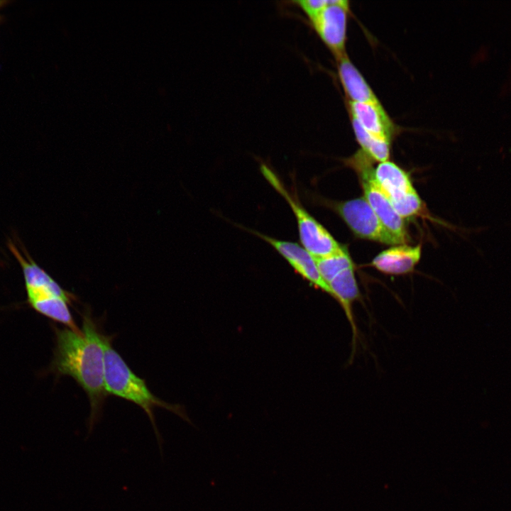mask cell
Masks as SVG:
<instances>
[{"instance_id":"6da1fadb","label":"cell","mask_w":511,"mask_h":511,"mask_svg":"<svg viewBox=\"0 0 511 511\" xmlns=\"http://www.w3.org/2000/svg\"><path fill=\"white\" fill-rule=\"evenodd\" d=\"M55 347L50 369L57 375L72 377L87 393L90 402L88 432L99 420L107 392L104 385L102 334L84 312L82 331L53 326Z\"/></svg>"},{"instance_id":"7a4b0ae2","label":"cell","mask_w":511,"mask_h":511,"mask_svg":"<svg viewBox=\"0 0 511 511\" xmlns=\"http://www.w3.org/2000/svg\"><path fill=\"white\" fill-rule=\"evenodd\" d=\"M7 245L22 270L27 302L30 307L54 322L79 332L81 329L75 322L68 306L74 300L73 295L62 288L40 268L17 238L9 239Z\"/></svg>"},{"instance_id":"3957f363","label":"cell","mask_w":511,"mask_h":511,"mask_svg":"<svg viewBox=\"0 0 511 511\" xmlns=\"http://www.w3.org/2000/svg\"><path fill=\"white\" fill-rule=\"evenodd\" d=\"M101 339L104 354V385L107 394L131 401L144 410L153 425L163 456V439L155 424L154 407L168 410L190 423L189 419L181 407L166 403L150 392L145 381L131 370L121 355L112 347L111 336L102 334Z\"/></svg>"},{"instance_id":"277c9868","label":"cell","mask_w":511,"mask_h":511,"mask_svg":"<svg viewBox=\"0 0 511 511\" xmlns=\"http://www.w3.org/2000/svg\"><path fill=\"white\" fill-rule=\"evenodd\" d=\"M260 172L268 183L287 202L297 221L302 247L314 258L333 254L341 246L331 233L302 206L297 194L287 189L276 173L265 164L260 165Z\"/></svg>"},{"instance_id":"5b68a950","label":"cell","mask_w":511,"mask_h":511,"mask_svg":"<svg viewBox=\"0 0 511 511\" xmlns=\"http://www.w3.org/2000/svg\"><path fill=\"white\" fill-rule=\"evenodd\" d=\"M373 159L359 150L347 162L357 173L364 198L386 229L404 244L407 235L403 219L395 211L378 185L374 174Z\"/></svg>"},{"instance_id":"8992f818","label":"cell","mask_w":511,"mask_h":511,"mask_svg":"<svg viewBox=\"0 0 511 511\" xmlns=\"http://www.w3.org/2000/svg\"><path fill=\"white\" fill-rule=\"evenodd\" d=\"M374 174L392 207L402 219L420 213L422 202L405 171L387 160L377 165Z\"/></svg>"},{"instance_id":"52a82bcc","label":"cell","mask_w":511,"mask_h":511,"mask_svg":"<svg viewBox=\"0 0 511 511\" xmlns=\"http://www.w3.org/2000/svg\"><path fill=\"white\" fill-rule=\"evenodd\" d=\"M335 209L357 236L385 244H401L383 225L364 197L341 202Z\"/></svg>"},{"instance_id":"ba28073f","label":"cell","mask_w":511,"mask_h":511,"mask_svg":"<svg viewBox=\"0 0 511 511\" xmlns=\"http://www.w3.org/2000/svg\"><path fill=\"white\" fill-rule=\"evenodd\" d=\"M348 1L329 0V4L310 22L323 43L336 59L346 52Z\"/></svg>"},{"instance_id":"9c48e42d","label":"cell","mask_w":511,"mask_h":511,"mask_svg":"<svg viewBox=\"0 0 511 511\" xmlns=\"http://www.w3.org/2000/svg\"><path fill=\"white\" fill-rule=\"evenodd\" d=\"M249 231L268 243L302 278L331 296V290L323 279L314 258L302 246L297 243L278 240L252 230Z\"/></svg>"},{"instance_id":"30bf717a","label":"cell","mask_w":511,"mask_h":511,"mask_svg":"<svg viewBox=\"0 0 511 511\" xmlns=\"http://www.w3.org/2000/svg\"><path fill=\"white\" fill-rule=\"evenodd\" d=\"M351 118L369 133L391 141L395 126L380 102L349 101Z\"/></svg>"},{"instance_id":"8fae6325","label":"cell","mask_w":511,"mask_h":511,"mask_svg":"<svg viewBox=\"0 0 511 511\" xmlns=\"http://www.w3.org/2000/svg\"><path fill=\"white\" fill-rule=\"evenodd\" d=\"M421 245H400L379 253L372 265L379 271L390 275H405L412 272L421 257Z\"/></svg>"},{"instance_id":"7c38bea8","label":"cell","mask_w":511,"mask_h":511,"mask_svg":"<svg viewBox=\"0 0 511 511\" xmlns=\"http://www.w3.org/2000/svg\"><path fill=\"white\" fill-rule=\"evenodd\" d=\"M338 74L346 96L352 102H379L378 99L347 54L336 59Z\"/></svg>"},{"instance_id":"4fadbf2b","label":"cell","mask_w":511,"mask_h":511,"mask_svg":"<svg viewBox=\"0 0 511 511\" xmlns=\"http://www.w3.org/2000/svg\"><path fill=\"white\" fill-rule=\"evenodd\" d=\"M351 121L356 140L361 147V150L373 160L380 163L388 160L391 141L369 133L353 118H351Z\"/></svg>"},{"instance_id":"5bb4252c","label":"cell","mask_w":511,"mask_h":511,"mask_svg":"<svg viewBox=\"0 0 511 511\" xmlns=\"http://www.w3.org/2000/svg\"><path fill=\"white\" fill-rule=\"evenodd\" d=\"M314 259L323 279L327 284L341 272L353 267L351 258L344 247L333 254Z\"/></svg>"},{"instance_id":"9a60e30c","label":"cell","mask_w":511,"mask_h":511,"mask_svg":"<svg viewBox=\"0 0 511 511\" xmlns=\"http://www.w3.org/2000/svg\"><path fill=\"white\" fill-rule=\"evenodd\" d=\"M329 2V0H300L295 1L309 21L314 18Z\"/></svg>"},{"instance_id":"2e32d148","label":"cell","mask_w":511,"mask_h":511,"mask_svg":"<svg viewBox=\"0 0 511 511\" xmlns=\"http://www.w3.org/2000/svg\"><path fill=\"white\" fill-rule=\"evenodd\" d=\"M6 3V1H0V7L3 5H4Z\"/></svg>"},{"instance_id":"e0dca14e","label":"cell","mask_w":511,"mask_h":511,"mask_svg":"<svg viewBox=\"0 0 511 511\" xmlns=\"http://www.w3.org/2000/svg\"><path fill=\"white\" fill-rule=\"evenodd\" d=\"M1 16H0V20H1Z\"/></svg>"}]
</instances>
